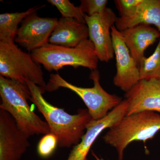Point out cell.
Masks as SVG:
<instances>
[{"label": "cell", "instance_id": "obj_21", "mask_svg": "<svg viewBox=\"0 0 160 160\" xmlns=\"http://www.w3.org/2000/svg\"><path fill=\"white\" fill-rule=\"evenodd\" d=\"M142 0H115L114 2L121 16L128 18L134 16Z\"/></svg>", "mask_w": 160, "mask_h": 160}, {"label": "cell", "instance_id": "obj_6", "mask_svg": "<svg viewBox=\"0 0 160 160\" xmlns=\"http://www.w3.org/2000/svg\"><path fill=\"white\" fill-rule=\"evenodd\" d=\"M0 74L25 86H28L27 82L29 81L46 90L41 65L15 43L0 42Z\"/></svg>", "mask_w": 160, "mask_h": 160}, {"label": "cell", "instance_id": "obj_4", "mask_svg": "<svg viewBox=\"0 0 160 160\" xmlns=\"http://www.w3.org/2000/svg\"><path fill=\"white\" fill-rule=\"evenodd\" d=\"M36 62L47 71H58L65 66L83 67L92 70L97 69L99 60L93 43L88 40L74 48L48 43L31 52Z\"/></svg>", "mask_w": 160, "mask_h": 160}, {"label": "cell", "instance_id": "obj_5", "mask_svg": "<svg viewBox=\"0 0 160 160\" xmlns=\"http://www.w3.org/2000/svg\"><path fill=\"white\" fill-rule=\"evenodd\" d=\"M89 78L93 81V87L84 88L68 82L58 73L51 74L46 84V91H54L60 88L71 90L82 100L92 119L100 120L106 116L123 100L116 95L110 94L104 90L100 84L99 72L97 69L92 70Z\"/></svg>", "mask_w": 160, "mask_h": 160}, {"label": "cell", "instance_id": "obj_15", "mask_svg": "<svg viewBox=\"0 0 160 160\" xmlns=\"http://www.w3.org/2000/svg\"><path fill=\"white\" fill-rule=\"evenodd\" d=\"M141 24L154 25L160 32V0H142L134 16L118 17L115 26L122 32Z\"/></svg>", "mask_w": 160, "mask_h": 160}, {"label": "cell", "instance_id": "obj_1", "mask_svg": "<svg viewBox=\"0 0 160 160\" xmlns=\"http://www.w3.org/2000/svg\"><path fill=\"white\" fill-rule=\"evenodd\" d=\"M30 92V101L45 118L51 133L57 138L58 146L70 148L78 145L85 133L86 126L92 119L87 109H79L71 115L56 107L43 96L46 90L31 82H27Z\"/></svg>", "mask_w": 160, "mask_h": 160}, {"label": "cell", "instance_id": "obj_22", "mask_svg": "<svg viewBox=\"0 0 160 160\" xmlns=\"http://www.w3.org/2000/svg\"><path fill=\"white\" fill-rule=\"evenodd\" d=\"M92 154L93 156V157L96 160H105L103 159V158L102 157H99L93 151H92Z\"/></svg>", "mask_w": 160, "mask_h": 160}, {"label": "cell", "instance_id": "obj_19", "mask_svg": "<svg viewBox=\"0 0 160 160\" xmlns=\"http://www.w3.org/2000/svg\"><path fill=\"white\" fill-rule=\"evenodd\" d=\"M58 145V138L54 134L51 132L45 135L38 144V154L43 158H49L54 152Z\"/></svg>", "mask_w": 160, "mask_h": 160}, {"label": "cell", "instance_id": "obj_3", "mask_svg": "<svg viewBox=\"0 0 160 160\" xmlns=\"http://www.w3.org/2000/svg\"><path fill=\"white\" fill-rule=\"evenodd\" d=\"M160 131V114L143 111L126 115L109 128L103 136L104 142L116 149L119 160H123L124 151L133 142L151 140Z\"/></svg>", "mask_w": 160, "mask_h": 160}, {"label": "cell", "instance_id": "obj_16", "mask_svg": "<svg viewBox=\"0 0 160 160\" xmlns=\"http://www.w3.org/2000/svg\"><path fill=\"white\" fill-rule=\"evenodd\" d=\"M44 6H35L22 12H7L0 14V42L15 43L18 25L29 14L37 12Z\"/></svg>", "mask_w": 160, "mask_h": 160}, {"label": "cell", "instance_id": "obj_9", "mask_svg": "<svg viewBox=\"0 0 160 160\" xmlns=\"http://www.w3.org/2000/svg\"><path fill=\"white\" fill-rule=\"evenodd\" d=\"M111 33L116 61L113 84L126 92L140 81L139 68L115 25L111 27Z\"/></svg>", "mask_w": 160, "mask_h": 160}, {"label": "cell", "instance_id": "obj_13", "mask_svg": "<svg viewBox=\"0 0 160 160\" xmlns=\"http://www.w3.org/2000/svg\"><path fill=\"white\" fill-rule=\"evenodd\" d=\"M89 29L86 24L72 18H62L49 38L53 45L74 48L89 40Z\"/></svg>", "mask_w": 160, "mask_h": 160}, {"label": "cell", "instance_id": "obj_10", "mask_svg": "<svg viewBox=\"0 0 160 160\" xmlns=\"http://www.w3.org/2000/svg\"><path fill=\"white\" fill-rule=\"evenodd\" d=\"M128 108V102L125 99L105 118L100 120L92 119L87 124L86 132L80 142L73 146L66 160L87 159L89 150L99 136L126 116Z\"/></svg>", "mask_w": 160, "mask_h": 160}, {"label": "cell", "instance_id": "obj_23", "mask_svg": "<svg viewBox=\"0 0 160 160\" xmlns=\"http://www.w3.org/2000/svg\"><path fill=\"white\" fill-rule=\"evenodd\" d=\"M86 160H88V159H86Z\"/></svg>", "mask_w": 160, "mask_h": 160}, {"label": "cell", "instance_id": "obj_20", "mask_svg": "<svg viewBox=\"0 0 160 160\" xmlns=\"http://www.w3.org/2000/svg\"><path fill=\"white\" fill-rule=\"evenodd\" d=\"M80 7L83 13L89 16L102 13L106 9L107 0H81Z\"/></svg>", "mask_w": 160, "mask_h": 160}, {"label": "cell", "instance_id": "obj_14", "mask_svg": "<svg viewBox=\"0 0 160 160\" xmlns=\"http://www.w3.org/2000/svg\"><path fill=\"white\" fill-rule=\"evenodd\" d=\"M132 56L139 65L146 49L160 38V32L150 25L141 24L121 32Z\"/></svg>", "mask_w": 160, "mask_h": 160}, {"label": "cell", "instance_id": "obj_8", "mask_svg": "<svg viewBox=\"0 0 160 160\" xmlns=\"http://www.w3.org/2000/svg\"><path fill=\"white\" fill-rule=\"evenodd\" d=\"M58 21L57 18L40 17L37 12H33L22 22L15 42L30 52L43 47L49 43Z\"/></svg>", "mask_w": 160, "mask_h": 160}, {"label": "cell", "instance_id": "obj_12", "mask_svg": "<svg viewBox=\"0 0 160 160\" xmlns=\"http://www.w3.org/2000/svg\"><path fill=\"white\" fill-rule=\"evenodd\" d=\"M125 98L128 102L126 115L143 111L160 114V79L140 80L125 93Z\"/></svg>", "mask_w": 160, "mask_h": 160}, {"label": "cell", "instance_id": "obj_2", "mask_svg": "<svg viewBox=\"0 0 160 160\" xmlns=\"http://www.w3.org/2000/svg\"><path fill=\"white\" fill-rule=\"evenodd\" d=\"M0 109L9 112L19 129L29 138L51 133L46 121L32 110L28 100L31 92L28 86L0 76Z\"/></svg>", "mask_w": 160, "mask_h": 160}, {"label": "cell", "instance_id": "obj_11", "mask_svg": "<svg viewBox=\"0 0 160 160\" xmlns=\"http://www.w3.org/2000/svg\"><path fill=\"white\" fill-rule=\"evenodd\" d=\"M29 138L9 112L0 109V160H20L30 144Z\"/></svg>", "mask_w": 160, "mask_h": 160}, {"label": "cell", "instance_id": "obj_18", "mask_svg": "<svg viewBox=\"0 0 160 160\" xmlns=\"http://www.w3.org/2000/svg\"><path fill=\"white\" fill-rule=\"evenodd\" d=\"M48 2L57 7L63 18H72L86 24L85 14L79 6L77 7L68 0H48Z\"/></svg>", "mask_w": 160, "mask_h": 160}, {"label": "cell", "instance_id": "obj_7", "mask_svg": "<svg viewBox=\"0 0 160 160\" xmlns=\"http://www.w3.org/2000/svg\"><path fill=\"white\" fill-rule=\"evenodd\" d=\"M118 18L113 10L107 7L102 13L91 16L85 15L89 39L93 43L98 58L101 62H108L114 57L111 28Z\"/></svg>", "mask_w": 160, "mask_h": 160}, {"label": "cell", "instance_id": "obj_17", "mask_svg": "<svg viewBox=\"0 0 160 160\" xmlns=\"http://www.w3.org/2000/svg\"><path fill=\"white\" fill-rule=\"evenodd\" d=\"M140 80L160 79V38L153 53L143 58L139 65Z\"/></svg>", "mask_w": 160, "mask_h": 160}]
</instances>
